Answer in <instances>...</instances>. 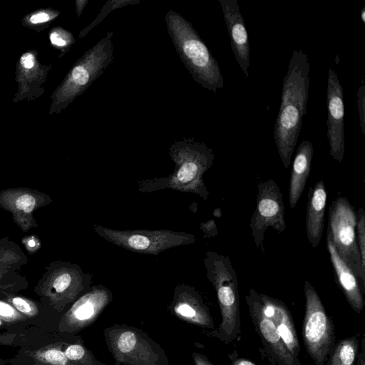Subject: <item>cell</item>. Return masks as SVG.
<instances>
[{
	"label": "cell",
	"mask_w": 365,
	"mask_h": 365,
	"mask_svg": "<svg viewBox=\"0 0 365 365\" xmlns=\"http://www.w3.org/2000/svg\"><path fill=\"white\" fill-rule=\"evenodd\" d=\"M309 71L306 53L302 50L294 51L284 78L279 110L274 125V139L286 169L291 164L307 111Z\"/></svg>",
	"instance_id": "1"
},
{
	"label": "cell",
	"mask_w": 365,
	"mask_h": 365,
	"mask_svg": "<svg viewBox=\"0 0 365 365\" xmlns=\"http://www.w3.org/2000/svg\"><path fill=\"white\" fill-rule=\"evenodd\" d=\"M165 19L173 46L195 81L217 93L224 86L220 66L192 24L171 9Z\"/></svg>",
	"instance_id": "2"
},
{
	"label": "cell",
	"mask_w": 365,
	"mask_h": 365,
	"mask_svg": "<svg viewBox=\"0 0 365 365\" xmlns=\"http://www.w3.org/2000/svg\"><path fill=\"white\" fill-rule=\"evenodd\" d=\"M208 276L216 292L222 322L209 335L227 344L240 334L238 280L229 257L210 253L207 259Z\"/></svg>",
	"instance_id": "3"
},
{
	"label": "cell",
	"mask_w": 365,
	"mask_h": 365,
	"mask_svg": "<svg viewBox=\"0 0 365 365\" xmlns=\"http://www.w3.org/2000/svg\"><path fill=\"white\" fill-rule=\"evenodd\" d=\"M103 334L114 365H170L165 350L140 329L115 324Z\"/></svg>",
	"instance_id": "4"
},
{
	"label": "cell",
	"mask_w": 365,
	"mask_h": 365,
	"mask_svg": "<svg viewBox=\"0 0 365 365\" xmlns=\"http://www.w3.org/2000/svg\"><path fill=\"white\" fill-rule=\"evenodd\" d=\"M356 215L347 197H339L329 208L327 234L339 255L357 277L365 293V274L362 272L356 233Z\"/></svg>",
	"instance_id": "5"
},
{
	"label": "cell",
	"mask_w": 365,
	"mask_h": 365,
	"mask_svg": "<svg viewBox=\"0 0 365 365\" xmlns=\"http://www.w3.org/2000/svg\"><path fill=\"white\" fill-rule=\"evenodd\" d=\"M305 314L302 336L307 351L317 365L328 361L334 345V327L315 288L309 281L304 285Z\"/></svg>",
	"instance_id": "6"
},
{
	"label": "cell",
	"mask_w": 365,
	"mask_h": 365,
	"mask_svg": "<svg viewBox=\"0 0 365 365\" xmlns=\"http://www.w3.org/2000/svg\"><path fill=\"white\" fill-rule=\"evenodd\" d=\"M269 227L279 233L286 229L282 194L279 187L272 179L258 184L256 207L250 222L255 246L263 253L264 233Z\"/></svg>",
	"instance_id": "7"
},
{
	"label": "cell",
	"mask_w": 365,
	"mask_h": 365,
	"mask_svg": "<svg viewBox=\"0 0 365 365\" xmlns=\"http://www.w3.org/2000/svg\"><path fill=\"white\" fill-rule=\"evenodd\" d=\"M327 106V138L329 141L330 155L335 160L341 163L345 149L343 87L336 73L331 68L328 71Z\"/></svg>",
	"instance_id": "8"
},
{
	"label": "cell",
	"mask_w": 365,
	"mask_h": 365,
	"mask_svg": "<svg viewBox=\"0 0 365 365\" xmlns=\"http://www.w3.org/2000/svg\"><path fill=\"white\" fill-rule=\"evenodd\" d=\"M245 299L256 331L277 363L279 365H301L298 359L287 349L274 322L263 313L251 289Z\"/></svg>",
	"instance_id": "9"
},
{
	"label": "cell",
	"mask_w": 365,
	"mask_h": 365,
	"mask_svg": "<svg viewBox=\"0 0 365 365\" xmlns=\"http://www.w3.org/2000/svg\"><path fill=\"white\" fill-rule=\"evenodd\" d=\"M235 59L246 78L250 66V43L244 18L236 0H219Z\"/></svg>",
	"instance_id": "10"
},
{
	"label": "cell",
	"mask_w": 365,
	"mask_h": 365,
	"mask_svg": "<svg viewBox=\"0 0 365 365\" xmlns=\"http://www.w3.org/2000/svg\"><path fill=\"white\" fill-rule=\"evenodd\" d=\"M250 289L263 313L274 322L287 349L297 358L299 344L292 315L286 305L279 299Z\"/></svg>",
	"instance_id": "11"
},
{
	"label": "cell",
	"mask_w": 365,
	"mask_h": 365,
	"mask_svg": "<svg viewBox=\"0 0 365 365\" xmlns=\"http://www.w3.org/2000/svg\"><path fill=\"white\" fill-rule=\"evenodd\" d=\"M327 245L337 283L352 309L360 314L364 307V299L359 282L339 255L328 234H327Z\"/></svg>",
	"instance_id": "12"
},
{
	"label": "cell",
	"mask_w": 365,
	"mask_h": 365,
	"mask_svg": "<svg viewBox=\"0 0 365 365\" xmlns=\"http://www.w3.org/2000/svg\"><path fill=\"white\" fill-rule=\"evenodd\" d=\"M327 193L322 180L309 189L306 214L307 239L312 247H317L322 237Z\"/></svg>",
	"instance_id": "13"
},
{
	"label": "cell",
	"mask_w": 365,
	"mask_h": 365,
	"mask_svg": "<svg viewBox=\"0 0 365 365\" xmlns=\"http://www.w3.org/2000/svg\"><path fill=\"white\" fill-rule=\"evenodd\" d=\"M110 301L105 290H94L83 296L73 307L69 322L75 330H80L94 323Z\"/></svg>",
	"instance_id": "14"
},
{
	"label": "cell",
	"mask_w": 365,
	"mask_h": 365,
	"mask_svg": "<svg viewBox=\"0 0 365 365\" xmlns=\"http://www.w3.org/2000/svg\"><path fill=\"white\" fill-rule=\"evenodd\" d=\"M313 154L314 147L308 140H304L297 148L292 163L289 187V202L291 209L295 207L304 192L310 173Z\"/></svg>",
	"instance_id": "15"
},
{
	"label": "cell",
	"mask_w": 365,
	"mask_h": 365,
	"mask_svg": "<svg viewBox=\"0 0 365 365\" xmlns=\"http://www.w3.org/2000/svg\"><path fill=\"white\" fill-rule=\"evenodd\" d=\"M173 313L180 320L205 329L214 328L208 308L198 296L182 292L175 299Z\"/></svg>",
	"instance_id": "16"
},
{
	"label": "cell",
	"mask_w": 365,
	"mask_h": 365,
	"mask_svg": "<svg viewBox=\"0 0 365 365\" xmlns=\"http://www.w3.org/2000/svg\"><path fill=\"white\" fill-rule=\"evenodd\" d=\"M358 350L356 336L343 339L334 347L327 365H355Z\"/></svg>",
	"instance_id": "17"
},
{
	"label": "cell",
	"mask_w": 365,
	"mask_h": 365,
	"mask_svg": "<svg viewBox=\"0 0 365 365\" xmlns=\"http://www.w3.org/2000/svg\"><path fill=\"white\" fill-rule=\"evenodd\" d=\"M63 352L76 365H109L98 360L93 352L80 341L69 344Z\"/></svg>",
	"instance_id": "18"
},
{
	"label": "cell",
	"mask_w": 365,
	"mask_h": 365,
	"mask_svg": "<svg viewBox=\"0 0 365 365\" xmlns=\"http://www.w3.org/2000/svg\"><path fill=\"white\" fill-rule=\"evenodd\" d=\"M139 0H109L103 6L100 13L97 15L96 18L87 26L83 31L80 34V36H84L88 31L93 29L96 25L101 23L106 16L110 14L113 10L121 8L128 5H133L138 4Z\"/></svg>",
	"instance_id": "19"
},
{
	"label": "cell",
	"mask_w": 365,
	"mask_h": 365,
	"mask_svg": "<svg viewBox=\"0 0 365 365\" xmlns=\"http://www.w3.org/2000/svg\"><path fill=\"white\" fill-rule=\"evenodd\" d=\"M356 233L357 234V244L359 252L361 270L365 274V212L362 207L356 212Z\"/></svg>",
	"instance_id": "20"
},
{
	"label": "cell",
	"mask_w": 365,
	"mask_h": 365,
	"mask_svg": "<svg viewBox=\"0 0 365 365\" xmlns=\"http://www.w3.org/2000/svg\"><path fill=\"white\" fill-rule=\"evenodd\" d=\"M357 107L361 130L365 134V85L363 78L357 92Z\"/></svg>",
	"instance_id": "21"
},
{
	"label": "cell",
	"mask_w": 365,
	"mask_h": 365,
	"mask_svg": "<svg viewBox=\"0 0 365 365\" xmlns=\"http://www.w3.org/2000/svg\"><path fill=\"white\" fill-rule=\"evenodd\" d=\"M44 356L52 365H69L70 362H73L66 357L63 351L57 349H48L45 352Z\"/></svg>",
	"instance_id": "22"
},
{
	"label": "cell",
	"mask_w": 365,
	"mask_h": 365,
	"mask_svg": "<svg viewBox=\"0 0 365 365\" xmlns=\"http://www.w3.org/2000/svg\"><path fill=\"white\" fill-rule=\"evenodd\" d=\"M36 205L35 198L29 194L20 195L16 200L15 205L18 210H23L26 213H30L34 209Z\"/></svg>",
	"instance_id": "23"
},
{
	"label": "cell",
	"mask_w": 365,
	"mask_h": 365,
	"mask_svg": "<svg viewBox=\"0 0 365 365\" xmlns=\"http://www.w3.org/2000/svg\"><path fill=\"white\" fill-rule=\"evenodd\" d=\"M130 247L136 250H145L150 245V240L143 235H134L130 236L128 240Z\"/></svg>",
	"instance_id": "24"
},
{
	"label": "cell",
	"mask_w": 365,
	"mask_h": 365,
	"mask_svg": "<svg viewBox=\"0 0 365 365\" xmlns=\"http://www.w3.org/2000/svg\"><path fill=\"white\" fill-rule=\"evenodd\" d=\"M71 282V277L70 274L63 273L55 279L53 287L57 293H61L68 288Z\"/></svg>",
	"instance_id": "25"
},
{
	"label": "cell",
	"mask_w": 365,
	"mask_h": 365,
	"mask_svg": "<svg viewBox=\"0 0 365 365\" xmlns=\"http://www.w3.org/2000/svg\"><path fill=\"white\" fill-rule=\"evenodd\" d=\"M14 306L23 313H29L31 312L30 305L22 298L15 297L12 299Z\"/></svg>",
	"instance_id": "26"
},
{
	"label": "cell",
	"mask_w": 365,
	"mask_h": 365,
	"mask_svg": "<svg viewBox=\"0 0 365 365\" xmlns=\"http://www.w3.org/2000/svg\"><path fill=\"white\" fill-rule=\"evenodd\" d=\"M192 356L195 365H215L202 354L192 352Z\"/></svg>",
	"instance_id": "27"
},
{
	"label": "cell",
	"mask_w": 365,
	"mask_h": 365,
	"mask_svg": "<svg viewBox=\"0 0 365 365\" xmlns=\"http://www.w3.org/2000/svg\"><path fill=\"white\" fill-rule=\"evenodd\" d=\"M20 62L24 68H31L35 63L34 56L30 53H26L21 57Z\"/></svg>",
	"instance_id": "28"
},
{
	"label": "cell",
	"mask_w": 365,
	"mask_h": 365,
	"mask_svg": "<svg viewBox=\"0 0 365 365\" xmlns=\"http://www.w3.org/2000/svg\"><path fill=\"white\" fill-rule=\"evenodd\" d=\"M51 42L58 46H65L67 44L66 40L61 37L58 33L53 32L50 36Z\"/></svg>",
	"instance_id": "29"
},
{
	"label": "cell",
	"mask_w": 365,
	"mask_h": 365,
	"mask_svg": "<svg viewBox=\"0 0 365 365\" xmlns=\"http://www.w3.org/2000/svg\"><path fill=\"white\" fill-rule=\"evenodd\" d=\"M50 19L49 16L45 12H39L33 15L30 18V21L32 24H38L46 22Z\"/></svg>",
	"instance_id": "30"
},
{
	"label": "cell",
	"mask_w": 365,
	"mask_h": 365,
	"mask_svg": "<svg viewBox=\"0 0 365 365\" xmlns=\"http://www.w3.org/2000/svg\"><path fill=\"white\" fill-rule=\"evenodd\" d=\"M14 314L13 308L8 304L0 302V315L3 317H11Z\"/></svg>",
	"instance_id": "31"
},
{
	"label": "cell",
	"mask_w": 365,
	"mask_h": 365,
	"mask_svg": "<svg viewBox=\"0 0 365 365\" xmlns=\"http://www.w3.org/2000/svg\"><path fill=\"white\" fill-rule=\"evenodd\" d=\"M364 338L361 339V350L359 353L356 365H365L364 362Z\"/></svg>",
	"instance_id": "32"
},
{
	"label": "cell",
	"mask_w": 365,
	"mask_h": 365,
	"mask_svg": "<svg viewBox=\"0 0 365 365\" xmlns=\"http://www.w3.org/2000/svg\"><path fill=\"white\" fill-rule=\"evenodd\" d=\"M232 365H256V364L246 359L239 358V359L233 360L232 362Z\"/></svg>",
	"instance_id": "33"
},
{
	"label": "cell",
	"mask_w": 365,
	"mask_h": 365,
	"mask_svg": "<svg viewBox=\"0 0 365 365\" xmlns=\"http://www.w3.org/2000/svg\"><path fill=\"white\" fill-rule=\"evenodd\" d=\"M88 2V0H82V1H76V6H77V12L78 16L81 15L82 13L85 6Z\"/></svg>",
	"instance_id": "34"
},
{
	"label": "cell",
	"mask_w": 365,
	"mask_h": 365,
	"mask_svg": "<svg viewBox=\"0 0 365 365\" xmlns=\"http://www.w3.org/2000/svg\"><path fill=\"white\" fill-rule=\"evenodd\" d=\"M360 16H361V19L362 22L365 23V7H363L361 9Z\"/></svg>",
	"instance_id": "35"
},
{
	"label": "cell",
	"mask_w": 365,
	"mask_h": 365,
	"mask_svg": "<svg viewBox=\"0 0 365 365\" xmlns=\"http://www.w3.org/2000/svg\"><path fill=\"white\" fill-rule=\"evenodd\" d=\"M28 245H29L30 247H34V246H35V242H34V240H29V242H28Z\"/></svg>",
	"instance_id": "36"
},
{
	"label": "cell",
	"mask_w": 365,
	"mask_h": 365,
	"mask_svg": "<svg viewBox=\"0 0 365 365\" xmlns=\"http://www.w3.org/2000/svg\"><path fill=\"white\" fill-rule=\"evenodd\" d=\"M1 319H0V326H1Z\"/></svg>",
	"instance_id": "37"
}]
</instances>
